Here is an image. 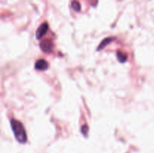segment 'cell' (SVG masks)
<instances>
[{"instance_id": "1", "label": "cell", "mask_w": 154, "mask_h": 153, "mask_svg": "<svg viewBox=\"0 0 154 153\" xmlns=\"http://www.w3.org/2000/svg\"><path fill=\"white\" fill-rule=\"evenodd\" d=\"M11 125L17 140L20 143H25L26 142L27 136L25 128L22 123L15 119L11 120Z\"/></svg>"}, {"instance_id": "2", "label": "cell", "mask_w": 154, "mask_h": 153, "mask_svg": "<svg viewBox=\"0 0 154 153\" xmlns=\"http://www.w3.org/2000/svg\"><path fill=\"white\" fill-rule=\"evenodd\" d=\"M54 47V43L50 39H45L40 42V48L43 52H51Z\"/></svg>"}, {"instance_id": "3", "label": "cell", "mask_w": 154, "mask_h": 153, "mask_svg": "<svg viewBox=\"0 0 154 153\" xmlns=\"http://www.w3.org/2000/svg\"><path fill=\"white\" fill-rule=\"evenodd\" d=\"M48 30V23H47V22H44V23H42V25L38 28L37 31H36V33H35L36 38H37L38 40H40V39L42 38L45 34H46Z\"/></svg>"}, {"instance_id": "4", "label": "cell", "mask_w": 154, "mask_h": 153, "mask_svg": "<svg viewBox=\"0 0 154 153\" xmlns=\"http://www.w3.org/2000/svg\"><path fill=\"white\" fill-rule=\"evenodd\" d=\"M35 69H37L38 70H45L48 69V64L45 60L39 59L35 62Z\"/></svg>"}, {"instance_id": "5", "label": "cell", "mask_w": 154, "mask_h": 153, "mask_svg": "<svg viewBox=\"0 0 154 153\" xmlns=\"http://www.w3.org/2000/svg\"><path fill=\"white\" fill-rule=\"evenodd\" d=\"M112 40H113V38H108L104 39V40L101 42L100 44H99V47H98V49H97L98 50H101L104 49V48H105V46L108 44H110L111 41H112Z\"/></svg>"}, {"instance_id": "6", "label": "cell", "mask_w": 154, "mask_h": 153, "mask_svg": "<svg viewBox=\"0 0 154 153\" xmlns=\"http://www.w3.org/2000/svg\"><path fill=\"white\" fill-rule=\"evenodd\" d=\"M117 59H118L120 62H125L127 60V55H126L125 52H120V51H118V52H117Z\"/></svg>"}, {"instance_id": "7", "label": "cell", "mask_w": 154, "mask_h": 153, "mask_svg": "<svg viewBox=\"0 0 154 153\" xmlns=\"http://www.w3.org/2000/svg\"><path fill=\"white\" fill-rule=\"evenodd\" d=\"M72 9H73L76 12H78L81 10V4H80V3L78 2V1H76V0H74L73 2H72Z\"/></svg>"}, {"instance_id": "8", "label": "cell", "mask_w": 154, "mask_h": 153, "mask_svg": "<svg viewBox=\"0 0 154 153\" xmlns=\"http://www.w3.org/2000/svg\"><path fill=\"white\" fill-rule=\"evenodd\" d=\"M88 130H89V128L87 125H84L81 128V132L84 134V135H87V133H88Z\"/></svg>"}]
</instances>
